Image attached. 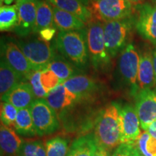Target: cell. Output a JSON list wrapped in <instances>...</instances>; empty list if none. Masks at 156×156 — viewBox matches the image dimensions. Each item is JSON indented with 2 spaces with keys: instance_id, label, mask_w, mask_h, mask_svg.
Instances as JSON below:
<instances>
[{
  "instance_id": "cell-14",
  "label": "cell",
  "mask_w": 156,
  "mask_h": 156,
  "mask_svg": "<svg viewBox=\"0 0 156 156\" xmlns=\"http://www.w3.org/2000/svg\"><path fill=\"white\" fill-rule=\"evenodd\" d=\"M78 98H79L77 95L61 83L48 93L45 100L55 111L56 114H59L73 106Z\"/></svg>"
},
{
  "instance_id": "cell-24",
  "label": "cell",
  "mask_w": 156,
  "mask_h": 156,
  "mask_svg": "<svg viewBox=\"0 0 156 156\" xmlns=\"http://www.w3.org/2000/svg\"><path fill=\"white\" fill-rule=\"evenodd\" d=\"M17 134L23 136H34L37 134L30 108L18 109L14 126Z\"/></svg>"
},
{
  "instance_id": "cell-36",
  "label": "cell",
  "mask_w": 156,
  "mask_h": 156,
  "mask_svg": "<svg viewBox=\"0 0 156 156\" xmlns=\"http://www.w3.org/2000/svg\"><path fill=\"white\" fill-rule=\"evenodd\" d=\"M147 132L151 134L152 137L156 140V120L154 121L151 125L148 126Z\"/></svg>"
},
{
  "instance_id": "cell-18",
  "label": "cell",
  "mask_w": 156,
  "mask_h": 156,
  "mask_svg": "<svg viewBox=\"0 0 156 156\" xmlns=\"http://www.w3.org/2000/svg\"><path fill=\"white\" fill-rule=\"evenodd\" d=\"M51 5L67 12L85 23L89 24L93 21L90 9L80 0H46Z\"/></svg>"
},
{
  "instance_id": "cell-25",
  "label": "cell",
  "mask_w": 156,
  "mask_h": 156,
  "mask_svg": "<svg viewBox=\"0 0 156 156\" xmlns=\"http://www.w3.org/2000/svg\"><path fill=\"white\" fill-rule=\"evenodd\" d=\"M18 23V14L16 5H3L0 8V30H11Z\"/></svg>"
},
{
  "instance_id": "cell-45",
  "label": "cell",
  "mask_w": 156,
  "mask_h": 156,
  "mask_svg": "<svg viewBox=\"0 0 156 156\" xmlns=\"http://www.w3.org/2000/svg\"><path fill=\"white\" fill-rule=\"evenodd\" d=\"M91 1V0H90V2Z\"/></svg>"
},
{
  "instance_id": "cell-21",
  "label": "cell",
  "mask_w": 156,
  "mask_h": 156,
  "mask_svg": "<svg viewBox=\"0 0 156 156\" xmlns=\"http://www.w3.org/2000/svg\"><path fill=\"white\" fill-rule=\"evenodd\" d=\"M23 77L12 68L5 58L2 56L0 65V93L1 98L13 87L22 83Z\"/></svg>"
},
{
  "instance_id": "cell-22",
  "label": "cell",
  "mask_w": 156,
  "mask_h": 156,
  "mask_svg": "<svg viewBox=\"0 0 156 156\" xmlns=\"http://www.w3.org/2000/svg\"><path fill=\"white\" fill-rule=\"evenodd\" d=\"M97 146L94 134H87L73 142L66 156H93Z\"/></svg>"
},
{
  "instance_id": "cell-20",
  "label": "cell",
  "mask_w": 156,
  "mask_h": 156,
  "mask_svg": "<svg viewBox=\"0 0 156 156\" xmlns=\"http://www.w3.org/2000/svg\"><path fill=\"white\" fill-rule=\"evenodd\" d=\"M53 7L54 25L62 32L80 30L85 29V24L77 17L67 12Z\"/></svg>"
},
{
  "instance_id": "cell-44",
  "label": "cell",
  "mask_w": 156,
  "mask_h": 156,
  "mask_svg": "<svg viewBox=\"0 0 156 156\" xmlns=\"http://www.w3.org/2000/svg\"><path fill=\"white\" fill-rule=\"evenodd\" d=\"M17 1H20V0H17Z\"/></svg>"
},
{
  "instance_id": "cell-43",
  "label": "cell",
  "mask_w": 156,
  "mask_h": 156,
  "mask_svg": "<svg viewBox=\"0 0 156 156\" xmlns=\"http://www.w3.org/2000/svg\"><path fill=\"white\" fill-rule=\"evenodd\" d=\"M5 2V0H0V3H1V6H2V4Z\"/></svg>"
},
{
  "instance_id": "cell-42",
  "label": "cell",
  "mask_w": 156,
  "mask_h": 156,
  "mask_svg": "<svg viewBox=\"0 0 156 156\" xmlns=\"http://www.w3.org/2000/svg\"><path fill=\"white\" fill-rule=\"evenodd\" d=\"M151 2H153L154 6H155V7H156V0H151Z\"/></svg>"
},
{
  "instance_id": "cell-3",
  "label": "cell",
  "mask_w": 156,
  "mask_h": 156,
  "mask_svg": "<svg viewBox=\"0 0 156 156\" xmlns=\"http://www.w3.org/2000/svg\"><path fill=\"white\" fill-rule=\"evenodd\" d=\"M86 38L89 58L96 69H106L110 64L104 41V28L102 23L92 21L86 30Z\"/></svg>"
},
{
  "instance_id": "cell-39",
  "label": "cell",
  "mask_w": 156,
  "mask_h": 156,
  "mask_svg": "<svg viewBox=\"0 0 156 156\" xmlns=\"http://www.w3.org/2000/svg\"><path fill=\"white\" fill-rule=\"evenodd\" d=\"M80 1H81L84 5L86 6H88L90 4V0H80Z\"/></svg>"
},
{
  "instance_id": "cell-16",
  "label": "cell",
  "mask_w": 156,
  "mask_h": 156,
  "mask_svg": "<svg viewBox=\"0 0 156 156\" xmlns=\"http://www.w3.org/2000/svg\"><path fill=\"white\" fill-rule=\"evenodd\" d=\"M24 143L16 131L1 123L0 147L2 156H20L21 147Z\"/></svg>"
},
{
  "instance_id": "cell-26",
  "label": "cell",
  "mask_w": 156,
  "mask_h": 156,
  "mask_svg": "<svg viewBox=\"0 0 156 156\" xmlns=\"http://www.w3.org/2000/svg\"><path fill=\"white\" fill-rule=\"evenodd\" d=\"M46 68L55 73L62 83L69 77L75 75V71L71 64L60 57H54Z\"/></svg>"
},
{
  "instance_id": "cell-28",
  "label": "cell",
  "mask_w": 156,
  "mask_h": 156,
  "mask_svg": "<svg viewBox=\"0 0 156 156\" xmlns=\"http://www.w3.org/2000/svg\"><path fill=\"white\" fill-rule=\"evenodd\" d=\"M46 156H66L69 151V142L62 136H56L46 142Z\"/></svg>"
},
{
  "instance_id": "cell-30",
  "label": "cell",
  "mask_w": 156,
  "mask_h": 156,
  "mask_svg": "<svg viewBox=\"0 0 156 156\" xmlns=\"http://www.w3.org/2000/svg\"><path fill=\"white\" fill-rule=\"evenodd\" d=\"M20 156H46V147L41 141L24 142Z\"/></svg>"
},
{
  "instance_id": "cell-38",
  "label": "cell",
  "mask_w": 156,
  "mask_h": 156,
  "mask_svg": "<svg viewBox=\"0 0 156 156\" xmlns=\"http://www.w3.org/2000/svg\"><path fill=\"white\" fill-rule=\"evenodd\" d=\"M153 67L154 72H155V82H156V48L154 51L153 54Z\"/></svg>"
},
{
  "instance_id": "cell-40",
  "label": "cell",
  "mask_w": 156,
  "mask_h": 156,
  "mask_svg": "<svg viewBox=\"0 0 156 156\" xmlns=\"http://www.w3.org/2000/svg\"><path fill=\"white\" fill-rule=\"evenodd\" d=\"M12 2H13V0H5V2H4V3L6 4V5H9V4L12 3Z\"/></svg>"
},
{
  "instance_id": "cell-41",
  "label": "cell",
  "mask_w": 156,
  "mask_h": 156,
  "mask_svg": "<svg viewBox=\"0 0 156 156\" xmlns=\"http://www.w3.org/2000/svg\"><path fill=\"white\" fill-rule=\"evenodd\" d=\"M22 1H28V2H38L41 1V0H22Z\"/></svg>"
},
{
  "instance_id": "cell-7",
  "label": "cell",
  "mask_w": 156,
  "mask_h": 156,
  "mask_svg": "<svg viewBox=\"0 0 156 156\" xmlns=\"http://www.w3.org/2000/svg\"><path fill=\"white\" fill-rule=\"evenodd\" d=\"M29 108L36 133L39 136L54 133L59 127L56 113L45 99H35Z\"/></svg>"
},
{
  "instance_id": "cell-17",
  "label": "cell",
  "mask_w": 156,
  "mask_h": 156,
  "mask_svg": "<svg viewBox=\"0 0 156 156\" xmlns=\"http://www.w3.org/2000/svg\"><path fill=\"white\" fill-rule=\"evenodd\" d=\"M155 83L153 55L151 52L146 51L140 56L137 77L138 88L140 90L152 89L155 86Z\"/></svg>"
},
{
  "instance_id": "cell-27",
  "label": "cell",
  "mask_w": 156,
  "mask_h": 156,
  "mask_svg": "<svg viewBox=\"0 0 156 156\" xmlns=\"http://www.w3.org/2000/svg\"><path fill=\"white\" fill-rule=\"evenodd\" d=\"M134 145L141 156H156V140L147 131L141 132Z\"/></svg>"
},
{
  "instance_id": "cell-23",
  "label": "cell",
  "mask_w": 156,
  "mask_h": 156,
  "mask_svg": "<svg viewBox=\"0 0 156 156\" xmlns=\"http://www.w3.org/2000/svg\"><path fill=\"white\" fill-rule=\"evenodd\" d=\"M52 27H54L53 7L46 0H41L37 2L36 19L34 32L39 33L43 29Z\"/></svg>"
},
{
  "instance_id": "cell-33",
  "label": "cell",
  "mask_w": 156,
  "mask_h": 156,
  "mask_svg": "<svg viewBox=\"0 0 156 156\" xmlns=\"http://www.w3.org/2000/svg\"><path fill=\"white\" fill-rule=\"evenodd\" d=\"M111 156H141L135 145L121 144Z\"/></svg>"
},
{
  "instance_id": "cell-4",
  "label": "cell",
  "mask_w": 156,
  "mask_h": 156,
  "mask_svg": "<svg viewBox=\"0 0 156 156\" xmlns=\"http://www.w3.org/2000/svg\"><path fill=\"white\" fill-rule=\"evenodd\" d=\"M89 9L93 16L105 23L129 18L134 11L128 0H91Z\"/></svg>"
},
{
  "instance_id": "cell-1",
  "label": "cell",
  "mask_w": 156,
  "mask_h": 156,
  "mask_svg": "<svg viewBox=\"0 0 156 156\" xmlns=\"http://www.w3.org/2000/svg\"><path fill=\"white\" fill-rule=\"evenodd\" d=\"M93 134L97 145L109 151L122 144L120 108L117 103H111L101 112Z\"/></svg>"
},
{
  "instance_id": "cell-10",
  "label": "cell",
  "mask_w": 156,
  "mask_h": 156,
  "mask_svg": "<svg viewBox=\"0 0 156 156\" xmlns=\"http://www.w3.org/2000/svg\"><path fill=\"white\" fill-rule=\"evenodd\" d=\"M137 9L136 30L144 38L156 46V7L145 3Z\"/></svg>"
},
{
  "instance_id": "cell-31",
  "label": "cell",
  "mask_w": 156,
  "mask_h": 156,
  "mask_svg": "<svg viewBox=\"0 0 156 156\" xmlns=\"http://www.w3.org/2000/svg\"><path fill=\"white\" fill-rule=\"evenodd\" d=\"M41 81L43 87L47 93L57 87L59 84L62 83V81L58 78V76L47 68L41 71Z\"/></svg>"
},
{
  "instance_id": "cell-35",
  "label": "cell",
  "mask_w": 156,
  "mask_h": 156,
  "mask_svg": "<svg viewBox=\"0 0 156 156\" xmlns=\"http://www.w3.org/2000/svg\"><path fill=\"white\" fill-rule=\"evenodd\" d=\"M110 152L111 151L106 150V148L98 145L93 156H110Z\"/></svg>"
},
{
  "instance_id": "cell-11",
  "label": "cell",
  "mask_w": 156,
  "mask_h": 156,
  "mask_svg": "<svg viewBox=\"0 0 156 156\" xmlns=\"http://www.w3.org/2000/svg\"><path fill=\"white\" fill-rule=\"evenodd\" d=\"M121 126H122V144L134 145L141 131L140 122L136 110L130 105L120 108Z\"/></svg>"
},
{
  "instance_id": "cell-12",
  "label": "cell",
  "mask_w": 156,
  "mask_h": 156,
  "mask_svg": "<svg viewBox=\"0 0 156 156\" xmlns=\"http://www.w3.org/2000/svg\"><path fill=\"white\" fill-rule=\"evenodd\" d=\"M16 6L18 23L15 30L20 36H26L31 32H34L36 19L37 2L20 0L17 2Z\"/></svg>"
},
{
  "instance_id": "cell-32",
  "label": "cell",
  "mask_w": 156,
  "mask_h": 156,
  "mask_svg": "<svg viewBox=\"0 0 156 156\" xmlns=\"http://www.w3.org/2000/svg\"><path fill=\"white\" fill-rule=\"evenodd\" d=\"M41 71L33 72L30 77H29V83H30L31 87H32L33 91H34L35 96L37 98L45 99L48 93L45 90L43 87L41 81Z\"/></svg>"
},
{
  "instance_id": "cell-37",
  "label": "cell",
  "mask_w": 156,
  "mask_h": 156,
  "mask_svg": "<svg viewBox=\"0 0 156 156\" xmlns=\"http://www.w3.org/2000/svg\"><path fill=\"white\" fill-rule=\"evenodd\" d=\"M130 3L132 4L133 6H136V7H139V6L145 4V2L146 0H128Z\"/></svg>"
},
{
  "instance_id": "cell-19",
  "label": "cell",
  "mask_w": 156,
  "mask_h": 156,
  "mask_svg": "<svg viewBox=\"0 0 156 156\" xmlns=\"http://www.w3.org/2000/svg\"><path fill=\"white\" fill-rule=\"evenodd\" d=\"M62 84L78 98L90 95L96 87L94 80L85 75H74L67 80H64Z\"/></svg>"
},
{
  "instance_id": "cell-2",
  "label": "cell",
  "mask_w": 156,
  "mask_h": 156,
  "mask_svg": "<svg viewBox=\"0 0 156 156\" xmlns=\"http://www.w3.org/2000/svg\"><path fill=\"white\" fill-rule=\"evenodd\" d=\"M56 42L60 53L76 67L86 66L89 55L85 29L65 32L60 31Z\"/></svg>"
},
{
  "instance_id": "cell-29",
  "label": "cell",
  "mask_w": 156,
  "mask_h": 156,
  "mask_svg": "<svg viewBox=\"0 0 156 156\" xmlns=\"http://www.w3.org/2000/svg\"><path fill=\"white\" fill-rule=\"evenodd\" d=\"M17 112H18V109L11 103L2 101L1 123L9 127H14Z\"/></svg>"
},
{
  "instance_id": "cell-9",
  "label": "cell",
  "mask_w": 156,
  "mask_h": 156,
  "mask_svg": "<svg viewBox=\"0 0 156 156\" xmlns=\"http://www.w3.org/2000/svg\"><path fill=\"white\" fill-rule=\"evenodd\" d=\"M135 110L140 126L147 131L148 126L156 120V89L138 91L136 94Z\"/></svg>"
},
{
  "instance_id": "cell-5",
  "label": "cell",
  "mask_w": 156,
  "mask_h": 156,
  "mask_svg": "<svg viewBox=\"0 0 156 156\" xmlns=\"http://www.w3.org/2000/svg\"><path fill=\"white\" fill-rule=\"evenodd\" d=\"M18 46L28 60L33 71H42L54 58V51L49 42L42 38L20 41Z\"/></svg>"
},
{
  "instance_id": "cell-6",
  "label": "cell",
  "mask_w": 156,
  "mask_h": 156,
  "mask_svg": "<svg viewBox=\"0 0 156 156\" xmlns=\"http://www.w3.org/2000/svg\"><path fill=\"white\" fill-rule=\"evenodd\" d=\"M132 28V20L130 17L103 24L105 44L111 58L115 57L119 52L124 49Z\"/></svg>"
},
{
  "instance_id": "cell-13",
  "label": "cell",
  "mask_w": 156,
  "mask_h": 156,
  "mask_svg": "<svg viewBox=\"0 0 156 156\" xmlns=\"http://www.w3.org/2000/svg\"><path fill=\"white\" fill-rule=\"evenodd\" d=\"M3 57L15 72L22 76L23 79H29L34 71L18 45L13 42L7 43L4 47Z\"/></svg>"
},
{
  "instance_id": "cell-34",
  "label": "cell",
  "mask_w": 156,
  "mask_h": 156,
  "mask_svg": "<svg viewBox=\"0 0 156 156\" xmlns=\"http://www.w3.org/2000/svg\"><path fill=\"white\" fill-rule=\"evenodd\" d=\"M55 28H54V27H52V28L43 29V30H41L39 32V34H40V36L41 37L43 40L49 42V41L51 40L52 38H54V36H55Z\"/></svg>"
},
{
  "instance_id": "cell-8",
  "label": "cell",
  "mask_w": 156,
  "mask_h": 156,
  "mask_svg": "<svg viewBox=\"0 0 156 156\" xmlns=\"http://www.w3.org/2000/svg\"><path fill=\"white\" fill-rule=\"evenodd\" d=\"M140 55L133 44H130L124 48L119 59V69L122 79L131 87L132 93H138L137 77L139 70Z\"/></svg>"
},
{
  "instance_id": "cell-15",
  "label": "cell",
  "mask_w": 156,
  "mask_h": 156,
  "mask_svg": "<svg viewBox=\"0 0 156 156\" xmlns=\"http://www.w3.org/2000/svg\"><path fill=\"white\" fill-rule=\"evenodd\" d=\"M36 97L30 83H20L2 98V101L11 103L17 109L30 108Z\"/></svg>"
}]
</instances>
